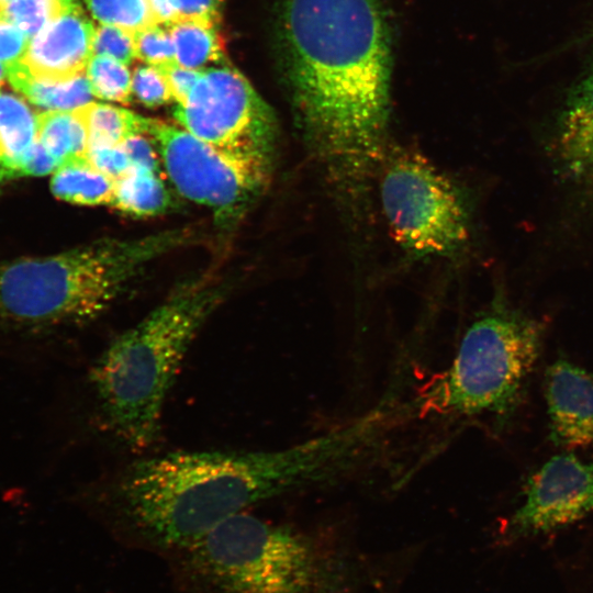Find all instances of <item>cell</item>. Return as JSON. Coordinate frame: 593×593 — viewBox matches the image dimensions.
<instances>
[{
  "mask_svg": "<svg viewBox=\"0 0 593 593\" xmlns=\"http://www.w3.org/2000/svg\"><path fill=\"white\" fill-rule=\"evenodd\" d=\"M385 410L277 450L175 451L130 466L115 484L110 514L130 542L165 556L262 501L338 479L382 441Z\"/></svg>",
  "mask_w": 593,
  "mask_h": 593,
  "instance_id": "cell-1",
  "label": "cell"
},
{
  "mask_svg": "<svg viewBox=\"0 0 593 593\" xmlns=\"http://www.w3.org/2000/svg\"><path fill=\"white\" fill-rule=\"evenodd\" d=\"M286 83L305 134L357 168L381 152L391 109L392 44L381 0H280Z\"/></svg>",
  "mask_w": 593,
  "mask_h": 593,
  "instance_id": "cell-2",
  "label": "cell"
},
{
  "mask_svg": "<svg viewBox=\"0 0 593 593\" xmlns=\"http://www.w3.org/2000/svg\"><path fill=\"white\" fill-rule=\"evenodd\" d=\"M186 242L175 228L0 262V355L31 358L53 334L94 320L146 266Z\"/></svg>",
  "mask_w": 593,
  "mask_h": 593,
  "instance_id": "cell-3",
  "label": "cell"
},
{
  "mask_svg": "<svg viewBox=\"0 0 593 593\" xmlns=\"http://www.w3.org/2000/svg\"><path fill=\"white\" fill-rule=\"evenodd\" d=\"M227 292L209 276L181 284L96 359L89 383L107 427L123 444L143 449L155 441L179 367Z\"/></svg>",
  "mask_w": 593,
  "mask_h": 593,
  "instance_id": "cell-4",
  "label": "cell"
},
{
  "mask_svg": "<svg viewBox=\"0 0 593 593\" xmlns=\"http://www.w3.org/2000/svg\"><path fill=\"white\" fill-rule=\"evenodd\" d=\"M168 559L177 593H323L331 581L311 537L245 512Z\"/></svg>",
  "mask_w": 593,
  "mask_h": 593,
  "instance_id": "cell-5",
  "label": "cell"
},
{
  "mask_svg": "<svg viewBox=\"0 0 593 593\" xmlns=\"http://www.w3.org/2000/svg\"><path fill=\"white\" fill-rule=\"evenodd\" d=\"M542 325L494 302L466 329L450 365L424 385L410 404L422 416H506L540 353Z\"/></svg>",
  "mask_w": 593,
  "mask_h": 593,
  "instance_id": "cell-6",
  "label": "cell"
},
{
  "mask_svg": "<svg viewBox=\"0 0 593 593\" xmlns=\"http://www.w3.org/2000/svg\"><path fill=\"white\" fill-rule=\"evenodd\" d=\"M379 193L391 234L411 255L445 257L468 244L466 193L422 155L404 149L387 155Z\"/></svg>",
  "mask_w": 593,
  "mask_h": 593,
  "instance_id": "cell-7",
  "label": "cell"
},
{
  "mask_svg": "<svg viewBox=\"0 0 593 593\" xmlns=\"http://www.w3.org/2000/svg\"><path fill=\"white\" fill-rule=\"evenodd\" d=\"M146 135L178 192L209 208L223 227L237 223L268 184L272 168L237 158L184 128L149 119Z\"/></svg>",
  "mask_w": 593,
  "mask_h": 593,
  "instance_id": "cell-8",
  "label": "cell"
},
{
  "mask_svg": "<svg viewBox=\"0 0 593 593\" xmlns=\"http://www.w3.org/2000/svg\"><path fill=\"white\" fill-rule=\"evenodd\" d=\"M174 116L182 128L212 146L272 168L276 118L237 70L219 67L203 71Z\"/></svg>",
  "mask_w": 593,
  "mask_h": 593,
  "instance_id": "cell-9",
  "label": "cell"
},
{
  "mask_svg": "<svg viewBox=\"0 0 593 593\" xmlns=\"http://www.w3.org/2000/svg\"><path fill=\"white\" fill-rule=\"evenodd\" d=\"M593 512V465L572 454L553 456L529 479L525 500L508 521L513 538L566 527Z\"/></svg>",
  "mask_w": 593,
  "mask_h": 593,
  "instance_id": "cell-10",
  "label": "cell"
},
{
  "mask_svg": "<svg viewBox=\"0 0 593 593\" xmlns=\"http://www.w3.org/2000/svg\"><path fill=\"white\" fill-rule=\"evenodd\" d=\"M555 174L593 204V61L567 92L549 137Z\"/></svg>",
  "mask_w": 593,
  "mask_h": 593,
  "instance_id": "cell-11",
  "label": "cell"
},
{
  "mask_svg": "<svg viewBox=\"0 0 593 593\" xmlns=\"http://www.w3.org/2000/svg\"><path fill=\"white\" fill-rule=\"evenodd\" d=\"M94 31L76 2L32 37L21 63L37 78L65 79L85 74L93 55Z\"/></svg>",
  "mask_w": 593,
  "mask_h": 593,
  "instance_id": "cell-12",
  "label": "cell"
},
{
  "mask_svg": "<svg viewBox=\"0 0 593 593\" xmlns=\"http://www.w3.org/2000/svg\"><path fill=\"white\" fill-rule=\"evenodd\" d=\"M551 439L568 448L593 445V377L558 360L546 374Z\"/></svg>",
  "mask_w": 593,
  "mask_h": 593,
  "instance_id": "cell-13",
  "label": "cell"
},
{
  "mask_svg": "<svg viewBox=\"0 0 593 593\" xmlns=\"http://www.w3.org/2000/svg\"><path fill=\"white\" fill-rule=\"evenodd\" d=\"M7 71L11 86L44 110H74L92 102L86 72L65 79L37 78L21 61L7 66Z\"/></svg>",
  "mask_w": 593,
  "mask_h": 593,
  "instance_id": "cell-14",
  "label": "cell"
},
{
  "mask_svg": "<svg viewBox=\"0 0 593 593\" xmlns=\"http://www.w3.org/2000/svg\"><path fill=\"white\" fill-rule=\"evenodd\" d=\"M36 139V114L25 101L0 91V181L13 178L16 164Z\"/></svg>",
  "mask_w": 593,
  "mask_h": 593,
  "instance_id": "cell-15",
  "label": "cell"
},
{
  "mask_svg": "<svg viewBox=\"0 0 593 593\" xmlns=\"http://www.w3.org/2000/svg\"><path fill=\"white\" fill-rule=\"evenodd\" d=\"M114 180L96 169L85 157L61 164L51 179L52 193L79 205H111Z\"/></svg>",
  "mask_w": 593,
  "mask_h": 593,
  "instance_id": "cell-16",
  "label": "cell"
},
{
  "mask_svg": "<svg viewBox=\"0 0 593 593\" xmlns=\"http://www.w3.org/2000/svg\"><path fill=\"white\" fill-rule=\"evenodd\" d=\"M36 141L59 163L85 157L89 137L81 109L36 114Z\"/></svg>",
  "mask_w": 593,
  "mask_h": 593,
  "instance_id": "cell-17",
  "label": "cell"
},
{
  "mask_svg": "<svg viewBox=\"0 0 593 593\" xmlns=\"http://www.w3.org/2000/svg\"><path fill=\"white\" fill-rule=\"evenodd\" d=\"M111 206L134 216H154L171 206V198L157 172L133 167L114 181Z\"/></svg>",
  "mask_w": 593,
  "mask_h": 593,
  "instance_id": "cell-18",
  "label": "cell"
},
{
  "mask_svg": "<svg viewBox=\"0 0 593 593\" xmlns=\"http://www.w3.org/2000/svg\"><path fill=\"white\" fill-rule=\"evenodd\" d=\"M168 30L179 66L201 70L206 64L224 57L223 41L213 24L183 20L169 24Z\"/></svg>",
  "mask_w": 593,
  "mask_h": 593,
  "instance_id": "cell-19",
  "label": "cell"
},
{
  "mask_svg": "<svg viewBox=\"0 0 593 593\" xmlns=\"http://www.w3.org/2000/svg\"><path fill=\"white\" fill-rule=\"evenodd\" d=\"M88 131V146H118L136 134H146L148 120L123 108L90 102L80 108Z\"/></svg>",
  "mask_w": 593,
  "mask_h": 593,
  "instance_id": "cell-20",
  "label": "cell"
},
{
  "mask_svg": "<svg viewBox=\"0 0 593 593\" xmlns=\"http://www.w3.org/2000/svg\"><path fill=\"white\" fill-rule=\"evenodd\" d=\"M86 76L93 97L118 103L131 101L132 75L127 65L104 55H92Z\"/></svg>",
  "mask_w": 593,
  "mask_h": 593,
  "instance_id": "cell-21",
  "label": "cell"
},
{
  "mask_svg": "<svg viewBox=\"0 0 593 593\" xmlns=\"http://www.w3.org/2000/svg\"><path fill=\"white\" fill-rule=\"evenodd\" d=\"M76 2L77 0H4L1 19L15 25L30 38Z\"/></svg>",
  "mask_w": 593,
  "mask_h": 593,
  "instance_id": "cell-22",
  "label": "cell"
},
{
  "mask_svg": "<svg viewBox=\"0 0 593 593\" xmlns=\"http://www.w3.org/2000/svg\"><path fill=\"white\" fill-rule=\"evenodd\" d=\"M92 16L108 24L135 33L157 24L149 0H85Z\"/></svg>",
  "mask_w": 593,
  "mask_h": 593,
  "instance_id": "cell-23",
  "label": "cell"
},
{
  "mask_svg": "<svg viewBox=\"0 0 593 593\" xmlns=\"http://www.w3.org/2000/svg\"><path fill=\"white\" fill-rule=\"evenodd\" d=\"M135 56L163 70L176 63L175 46L169 30L153 24L134 33Z\"/></svg>",
  "mask_w": 593,
  "mask_h": 593,
  "instance_id": "cell-24",
  "label": "cell"
},
{
  "mask_svg": "<svg viewBox=\"0 0 593 593\" xmlns=\"http://www.w3.org/2000/svg\"><path fill=\"white\" fill-rule=\"evenodd\" d=\"M93 55H104L125 65L135 56L134 33L124 29L100 24L94 31Z\"/></svg>",
  "mask_w": 593,
  "mask_h": 593,
  "instance_id": "cell-25",
  "label": "cell"
},
{
  "mask_svg": "<svg viewBox=\"0 0 593 593\" xmlns=\"http://www.w3.org/2000/svg\"><path fill=\"white\" fill-rule=\"evenodd\" d=\"M132 90L143 104L150 108L166 104L172 99L165 75L150 65L135 69Z\"/></svg>",
  "mask_w": 593,
  "mask_h": 593,
  "instance_id": "cell-26",
  "label": "cell"
},
{
  "mask_svg": "<svg viewBox=\"0 0 593 593\" xmlns=\"http://www.w3.org/2000/svg\"><path fill=\"white\" fill-rule=\"evenodd\" d=\"M86 158L96 169L114 181L133 168L121 145L88 146Z\"/></svg>",
  "mask_w": 593,
  "mask_h": 593,
  "instance_id": "cell-27",
  "label": "cell"
},
{
  "mask_svg": "<svg viewBox=\"0 0 593 593\" xmlns=\"http://www.w3.org/2000/svg\"><path fill=\"white\" fill-rule=\"evenodd\" d=\"M58 167L59 163L35 139L16 164L13 176H45Z\"/></svg>",
  "mask_w": 593,
  "mask_h": 593,
  "instance_id": "cell-28",
  "label": "cell"
},
{
  "mask_svg": "<svg viewBox=\"0 0 593 593\" xmlns=\"http://www.w3.org/2000/svg\"><path fill=\"white\" fill-rule=\"evenodd\" d=\"M30 38L12 23L0 19V63L7 66L22 60Z\"/></svg>",
  "mask_w": 593,
  "mask_h": 593,
  "instance_id": "cell-29",
  "label": "cell"
},
{
  "mask_svg": "<svg viewBox=\"0 0 593 593\" xmlns=\"http://www.w3.org/2000/svg\"><path fill=\"white\" fill-rule=\"evenodd\" d=\"M161 71L166 77L171 97L177 102V105L186 103L203 72L198 69L179 66L178 64H174Z\"/></svg>",
  "mask_w": 593,
  "mask_h": 593,
  "instance_id": "cell-30",
  "label": "cell"
},
{
  "mask_svg": "<svg viewBox=\"0 0 593 593\" xmlns=\"http://www.w3.org/2000/svg\"><path fill=\"white\" fill-rule=\"evenodd\" d=\"M146 134H136L126 138L122 148L131 160L133 167L159 171V159L154 143L145 137Z\"/></svg>",
  "mask_w": 593,
  "mask_h": 593,
  "instance_id": "cell-31",
  "label": "cell"
},
{
  "mask_svg": "<svg viewBox=\"0 0 593 593\" xmlns=\"http://www.w3.org/2000/svg\"><path fill=\"white\" fill-rule=\"evenodd\" d=\"M179 20L200 21L216 25L220 20L221 0H175ZM177 21V22H178Z\"/></svg>",
  "mask_w": 593,
  "mask_h": 593,
  "instance_id": "cell-32",
  "label": "cell"
},
{
  "mask_svg": "<svg viewBox=\"0 0 593 593\" xmlns=\"http://www.w3.org/2000/svg\"><path fill=\"white\" fill-rule=\"evenodd\" d=\"M150 9L157 24H171L179 20L175 0H149Z\"/></svg>",
  "mask_w": 593,
  "mask_h": 593,
  "instance_id": "cell-33",
  "label": "cell"
},
{
  "mask_svg": "<svg viewBox=\"0 0 593 593\" xmlns=\"http://www.w3.org/2000/svg\"><path fill=\"white\" fill-rule=\"evenodd\" d=\"M5 77H8L7 66L0 63V88L4 85Z\"/></svg>",
  "mask_w": 593,
  "mask_h": 593,
  "instance_id": "cell-34",
  "label": "cell"
},
{
  "mask_svg": "<svg viewBox=\"0 0 593 593\" xmlns=\"http://www.w3.org/2000/svg\"><path fill=\"white\" fill-rule=\"evenodd\" d=\"M1 8H2V1H0V19H1Z\"/></svg>",
  "mask_w": 593,
  "mask_h": 593,
  "instance_id": "cell-35",
  "label": "cell"
},
{
  "mask_svg": "<svg viewBox=\"0 0 593 593\" xmlns=\"http://www.w3.org/2000/svg\"><path fill=\"white\" fill-rule=\"evenodd\" d=\"M0 1H2V2H3L4 0H0Z\"/></svg>",
  "mask_w": 593,
  "mask_h": 593,
  "instance_id": "cell-36",
  "label": "cell"
}]
</instances>
